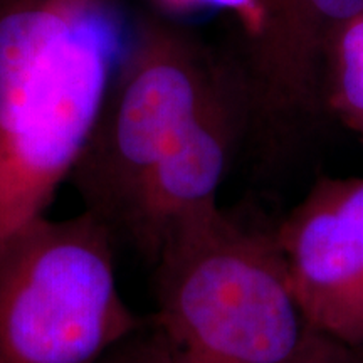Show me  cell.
<instances>
[{"label":"cell","mask_w":363,"mask_h":363,"mask_svg":"<svg viewBox=\"0 0 363 363\" xmlns=\"http://www.w3.org/2000/svg\"><path fill=\"white\" fill-rule=\"evenodd\" d=\"M363 0H259L252 30L251 101L267 118L306 110L318 59L337 33L362 19Z\"/></svg>","instance_id":"7"},{"label":"cell","mask_w":363,"mask_h":363,"mask_svg":"<svg viewBox=\"0 0 363 363\" xmlns=\"http://www.w3.org/2000/svg\"><path fill=\"white\" fill-rule=\"evenodd\" d=\"M274 235L308 328L363 347V180L318 185Z\"/></svg>","instance_id":"5"},{"label":"cell","mask_w":363,"mask_h":363,"mask_svg":"<svg viewBox=\"0 0 363 363\" xmlns=\"http://www.w3.org/2000/svg\"><path fill=\"white\" fill-rule=\"evenodd\" d=\"M342 93L352 111L363 116V19L348 26L340 40Z\"/></svg>","instance_id":"9"},{"label":"cell","mask_w":363,"mask_h":363,"mask_svg":"<svg viewBox=\"0 0 363 363\" xmlns=\"http://www.w3.org/2000/svg\"><path fill=\"white\" fill-rule=\"evenodd\" d=\"M233 140V113L219 86L152 170L118 235L155 262L162 242L179 222L217 207Z\"/></svg>","instance_id":"6"},{"label":"cell","mask_w":363,"mask_h":363,"mask_svg":"<svg viewBox=\"0 0 363 363\" xmlns=\"http://www.w3.org/2000/svg\"><path fill=\"white\" fill-rule=\"evenodd\" d=\"M98 363H174V360L165 335L152 318L147 326L111 348Z\"/></svg>","instance_id":"8"},{"label":"cell","mask_w":363,"mask_h":363,"mask_svg":"<svg viewBox=\"0 0 363 363\" xmlns=\"http://www.w3.org/2000/svg\"><path fill=\"white\" fill-rule=\"evenodd\" d=\"M120 44L111 0H0V247L71 177Z\"/></svg>","instance_id":"1"},{"label":"cell","mask_w":363,"mask_h":363,"mask_svg":"<svg viewBox=\"0 0 363 363\" xmlns=\"http://www.w3.org/2000/svg\"><path fill=\"white\" fill-rule=\"evenodd\" d=\"M284 363H363V347H353L321 331L306 328L296 352Z\"/></svg>","instance_id":"10"},{"label":"cell","mask_w":363,"mask_h":363,"mask_svg":"<svg viewBox=\"0 0 363 363\" xmlns=\"http://www.w3.org/2000/svg\"><path fill=\"white\" fill-rule=\"evenodd\" d=\"M217 88L187 33L158 19L140 22L69 177L84 211L120 234L152 170Z\"/></svg>","instance_id":"4"},{"label":"cell","mask_w":363,"mask_h":363,"mask_svg":"<svg viewBox=\"0 0 363 363\" xmlns=\"http://www.w3.org/2000/svg\"><path fill=\"white\" fill-rule=\"evenodd\" d=\"M96 216L38 217L0 247V363H98L148 325L118 289Z\"/></svg>","instance_id":"3"},{"label":"cell","mask_w":363,"mask_h":363,"mask_svg":"<svg viewBox=\"0 0 363 363\" xmlns=\"http://www.w3.org/2000/svg\"><path fill=\"white\" fill-rule=\"evenodd\" d=\"M153 316L174 363H284L306 331L274 233L219 207L179 222L162 242Z\"/></svg>","instance_id":"2"},{"label":"cell","mask_w":363,"mask_h":363,"mask_svg":"<svg viewBox=\"0 0 363 363\" xmlns=\"http://www.w3.org/2000/svg\"><path fill=\"white\" fill-rule=\"evenodd\" d=\"M158 6L174 12H187L197 7H220L238 12L251 27V33L256 29L259 21V0H157Z\"/></svg>","instance_id":"11"}]
</instances>
